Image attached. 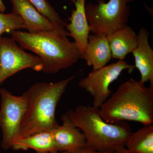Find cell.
I'll use <instances>...</instances> for the list:
<instances>
[{"instance_id":"obj_2","label":"cell","mask_w":153,"mask_h":153,"mask_svg":"<svg viewBox=\"0 0 153 153\" xmlns=\"http://www.w3.org/2000/svg\"><path fill=\"white\" fill-rule=\"evenodd\" d=\"M106 122L134 121L143 125L153 123V86L131 78L120 84L99 108Z\"/></svg>"},{"instance_id":"obj_3","label":"cell","mask_w":153,"mask_h":153,"mask_svg":"<svg viewBox=\"0 0 153 153\" xmlns=\"http://www.w3.org/2000/svg\"><path fill=\"white\" fill-rule=\"evenodd\" d=\"M75 76L54 82H37L24 92L27 103L18 139L51 131L59 125L55 117L57 103Z\"/></svg>"},{"instance_id":"obj_9","label":"cell","mask_w":153,"mask_h":153,"mask_svg":"<svg viewBox=\"0 0 153 153\" xmlns=\"http://www.w3.org/2000/svg\"><path fill=\"white\" fill-rule=\"evenodd\" d=\"M61 120L62 124L50 131L59 152L73 153L86 147L84 134L66 114L62 115Z\"/></svg>"},{"instance_id":"obj_20","label":"cell","mask_w":153,"mask_h":153,"mask_svg":"<svg viewBox=\"0 0 153 153\" xmlns=\"http://www.w3.org/2000/svg\"><path fill=\"white\" fill-rule=\"evenodd\" d=\"M113 153H134L128 150L125 146L117 148Z\"/></svg>"},{"instance_id":"obj_11","label":"cell","mask_w":153,"mask_h":153,"mask_svg":"<svg viewBox=\"0 0 153 153\" xmlns=\"http://www.w3.org/2000/svg\"><path fill=\"white\" fill-rule=\"evenodd\" d=\"M75 9L72 10L69 23L66 24L65 28L68 36L74 40L81 54L82 59L87 44L90 30L85 13L86 0H72Z\"/></svg>"},{"instance_id":"obj_17","label":"cell","mask_w":153,"mask_h":153,"mask_svg":"<svg viewBox=\"0 0 153 153\" xmlns=\"http://www.w3.org/2000/svg\"><path fill=\"white\" fill-rule=\"evenodd\" d=\"M25 29L24 22L18 14L13 11L8 14L0 12V37L4 33Z\"/></svg>"},{"instance_id":"obj_16","label":"cell","mask_w":153,"mask_h":153,"mask_svg":"<svg viewBox=\"0 0 153 153\" xmlns=\"http://www.w3.org/2000/svg\"><path fill=\"white\" fill-rule=\"evenodd\" d=\"M125 147L134 153H153V125H143L131 133Z\"/></svg>"},{"instance_id":"obj_6","label":"cell","mask_w":153,"mask_h":153,"mask_svg":"<svg viewBox=\"0 0 153 153\" xmlns=\"http://www.w3.org/2000/svg\"><path fill=\"white\" fill-rule=\"evenodd\" d=\"M0 127L2 132L1 147L7 150L19 137L20 128L27 107L25 94L14 95L5 88L0 89Z\"/></svg>"},{"instance_id":"obj_1","label":"cell","mask_w":153,"mask_h":153,"mask_svg":"<svg viewBox=\"0 0 153 153\" xmlns=\"http://www.w3.org/2000/svg\"><path fill=\"white\" fill-rule=\"evenodd\" d=\"M10 34L21 48L36 53L41 59L42 71L45 73H57L82 59L76 43L68 39L65 26L50 32L30 33L16 30Z\"/></svg>"},{"instance_id":"obj_21","label":"cell","mask_w":153,"mask_h":153,"mask_svg":"<svg viewBox=\"0 0 153 153\" xmlns=\"http://www.w3.org/2000/svg\"><path fill=\"white\" fill-rule=\"evenodd\" d=\"M6 7L2 0H0V12L4 13L5 12Z\"/></svg>"},{"instance_id":"obj_7","label":"cell","mask_w":153,"mask_h":153,"mask_svg":"<svg viewBox=\"0 0 153 153\" xmlns=\"http://www.w3.org/2000/svg\"><path fill=\"white\" fill-rule=\"evenodd\" d=\"M134 66L123 60L103 66L92 71L87 76L79 80L78 85L89 94L93 98L92 106L100 108L110 96L112 91L109 86L117 79L125 70L129 73Z\"/></svg>"},{"instance_id":"obj_12","label":"cell","mask_w":153,"mask_h":153,"mask_svg":"<svg viewBox=\"0 0 153 153\" xmlns=\"http://www.w3.org/2000/svg\"><path fill=\"white\" fill-rule=\"evenodd\" d=\"M149 31L146 28L140 29L137 36L136 48L132 53L134 59L135 66L140 74V81L143 83L150 82L153 86V50L149 43Z\"/></svg>"},{"instance_id":"obj_18","label":"cell","mask_w":153,"mask_h":153,"mask_svg":"<svg viewBox=\"0 0 153 153\" xmlns=\"http://www.w3.org/2000/svg\"><path fill=\"white\" fill-rule=\"evenodd\" d=\"M43 16L57 25H66L60 15L47 0H28Z\"/></svg>"},{"instance_id":"obj_5","label":"cell","mask_w":153,"mask_h":153,"mask_svg":"<svg viewBox=\"0 0 153 153\" xmlns=\"http://www.w3.org/2000/svg\"><path fill=\"white\" fill-rule=\"evenodd\" d=\"M134 0H97V3L85 4L86 17L90 32L107 37L127 25L130 15L129 3Z\"/></svg>"},{"instance_id":"obj_22","label":"cell","mask_w":153,"mask_h":153,"mask_svg":"<svg viewBox=\"0 0 153 153\" xmlns=\"http://www.w3.org/2000/svg\"><path fill=\"white\" fill-rule=\"evenodd\" d=\"M53 153H71L69 152H57Z\"/></svg>"},{"instance_id":"obj_19","label":"cell","mask_w":153,"mask_h":153,"mask_svg":"<svg viewBox=\"0 0 153 153\" xmlns=\"http://www.w3.org/2000/svg\"><path fill=\"white\" fill-rule=\"evenodd\" d=\"M114 152H100L98 151L94 150L93 149H91V148L85 147L83 148L76 151L75 152L73 153H113Z\"/></svg>"},{"instance_id":"obj_13","label":"cell","mask_w":153,"mask_h":153,"mask_svg":"<svg viewBox=\"0 0 153 153\" xmlns=\"http://www.w3.org/2000/svg\"><path fill=\"white\" fill-rule=\"evenodd\" d=\"M112 58L111 50L106 37L90 34L83 58L88 66L95 71L106 66Z\"/></svg>"},{"instance_id":"obj_4","label":"cell","mask_w":153,"mask_h":153,"mask_svg":"<svg viewBox=\"0 0 153 153\" xmlns=\"http://www.w3.org/2000/svg\"><path fill=\"white\" fill-rule=\"evenodd\" d=\"M66 114L84 134L86 147L98 152H114L125 146L131 133L126 122L108 123L101 117L99 108L93 106L79 105Z\"/></svg>"},{"instance_id":"obj_14","label":"cell","mask_w":153,"mask_h":153,"mask_svg":"<svg viewBox=\"0 0 153 153\" xmlns=\"http://www.w3.org/2000/svg\"><path fill=\"white\" fill-rule=\"evenodd\" d=\"M112 58L123 60L136 48L137 36L132 28L128 25L107 36Z\"/></svg>"},{"instance_id":"obj_8","label":"cell","mask_w":153,"mask_h":153,"mask_svg":"<svg viewBox=\"0 0 153 153\" xmlns=\"http://www.w3.org/2000/svg\"><path fill=\"white\" fill-rule=\"evenodd\" d=\"M28 68L42 71L40 58L25 52L13 38L0 37V85L10 76Z\"/></svg>"},{"instance_id":"obj_10","label":"cell","mask_w":153,"mask_h":153,"mask_svg":"<svg viewBox=\"0 0 153 153\" xmlns=\"http://www.w3.org/2000/svg\"><path fill=\"white\" fill-rule=\"evenodd\" d=\"M13 12L22 18L25 29L30 33L50 32L66 25H57L43 16L28 0H10Z\"/></svg>"},{"instance_id":"obj_15","label":"cell","mask_w":153,"mask_h":153,"mask_svg":"<svg viewBox=\"0 0 153 153\" xmlns=\"http://www.w3.org/2000/svg\"><path fill=\"white\" fill-rule=\"evenodd\" d=\"M11 148L14 150L32 149L37 153L59 152L50 131L40 132L18 139L13 143Z\"/></svg>"}]
</instances>
